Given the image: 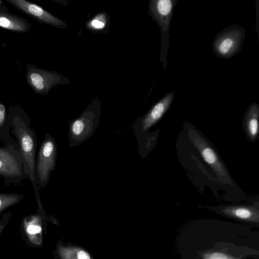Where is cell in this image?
<instances>
[{
    "label": "cell",
    "instance_id": "6da1fadb",
    "mask_svg": "<svg viewBox=\"0 0 259 259\" xmlns=\"http://www.w3.org/2000/svg\"><path fill=\"white\" fill-rule=\"evenodd\" d=\"M249 225L198 220L182 227L176 239L180 259H259V231Z\"/></svg>",
    "mask_w": 259,
    "mask_h": 259
},
{
    "label": "cell",
    "instance_id": "7a4b0ae2",
    "mask_svg": "<svg viewBox=\"0 0 259 259\" xmlns=\"http://www.w3.org/2000/svg\"><path fill=\"white\" fill-rule=\"evenodd\" d=\"M177 0H151L149 14L157 22L161 32L160 61L165 69L167 64V52L169 41L170 24L173 10Z\"/></svg>",
    "mask_w": 259,
    "mask_h": 259
},
{
    "label": "cell",
    "instance_id": "3957f363",
    "mask_svg": "<svg viewBox=\"0 0 259 259\" xmlns=\"http://www.w3.org/2000/svg\"><path fill=\"white\" fill-rule=\"evenodd\" d=\"M242 26L233 24L218 33L212 42V51L218 57L230 59L239 53L245 36Z\"/></svg>",
    "mask_w": 259,
    "mask_h": 259
},
{
    "label": "cell",
    "instance_id": "277c9868",
    "mask_svg": "<svg viewBox=\"0 0 259 259\" xmlns=\"http://www.w3.org/2000/svg\"><path fill=\"white\" fill-rule=\"evenodd\" d=\"M100 113L99 101H93L82 114L70 123L71 146L80 144L91 137L98 124Z\"/></svg>",
    "mask_w": 259,
    "mask_h": 259
},
{
    "label": "cell",
    "instance_id": "5b68a950",
    "mask_svg": "<svg viewBox=\"0 0 259 259\" xmlns=\"http://www.w3.org/2000/svg\"><path fill=\"white\" fill-rule=\"evenodd\" d=\"M26 69L27 82L37 94L46 95L54 87L70 82L60 73L39 68L33 64H27Z\"/></svg>",
    "mask_w": 259,
    "mask_h": 259
},
{
    "label": "cell",
    "instance_id": "8992f818",
    "mask_svg": "<svg viewBox=\"0 0 259 259\" xmlns=\"http://www.w3.org/2000/svg\"><path fill=\"white\" fill-rule=\"evenodd\" d=\"M188 135L193 144L197 149L204 160L214 171L222 182L232 185L231 179L213 149L193 130L189 129Z\"/></svg>",
    "mask_w": 259,
    "mask_h": 259
},
{
    "label": "cell",
    "instance_id": "52a82bcc",
    "mask_svg": "<svg viewBox=\"0 0 259 259\" xmlns=\"http://www.w3.org/2000/svg\"><path fill=\"white\" fill-rule=\"evenodd\" d=\"M56 146L54 140L46 137L42 142L38 154L36 172L40 186L47 184L50 174L55 165Z\"/></svg>",
    "mask_w": 259,
    "mask_h": 259
},
{
    "label": "cell",
    "instance_id": "ba28073f",
    "mask_svg": "<svg viewBox=\"0 0 259 259\" xmlns=\"http://www.w3.org/2000/svg\"><path fill=\"white\" fill-rule=\"evenodd\" d=\"M16 134L20 144V152L29 178L35 184V142L32 132L25 125L19 126Z\"/></svg>",
    "mask_w": 259,
    "mask_h": 259
},
{
    "label": "cell",
    "instance_id": "9c48e42d",
    "mask_svg": "<svg viewBox=\"0 0 259 259\" xmlns=\"http://www.w3.org/2000/svg\"><path fill=\"white\" fill-rule=\"evenodd\" d=\"M214 212L253 227H259L258 207L248 205H226L208 208Z\"/></svg>",
    "mask_w": 259,
    "mask_h": 259
},
{
    "label": "cell",
    "instance_id": "30bf717a",
    "mask_svg": "<svg viewBox=\"0 0 259 259\" xmlns=\"http://www.w3.org/2000/svg\"><path fill=\"white\" fill-rule=\"evenodd\" d=\"M15 8L41 23L58 28H66V24L35 4L25 0H6Z\"/></svg>",
    "mask_w": 259,
    "mask_h": 259
},
{
    "label": "cell",
    "instance_id": "8fae6325",
    "mask_svg": "<svg viewBox=\"0 0 259 259\" xmlns=\"http://www.w3.org/2000/svg\"><path fill=\"white\" fill-rule=\"evenodd\" d=\"M175 91L166 94L155 104L142 121L144 131L148 130L156 123L166 112L172 102Z\"/></svg>",
    "mask_w": 259,
    "mask_h": 259
},
{
    "label": "cell",
    "instance_id": "7c38bea8",
    "mask_svg": "<svg viewBox=\"0 0 259 259\" xmlns=\"http://www.w3.org/2000/svg\"><path fill=\"white\" fill-rule=\"evenodd\" d=\"M0 27L22 33L28 32L31 28L27 19L11 13L5 5L0 7Z\"/></svg>",
    "mask_w": 259,
    "mask_h": 259
},
{
    "label": "cell",
    "instance_id": "4fadbf2b",
    "mask_svg": "<svg viewBox=\"0 0 259 259\" xmlns=\"http://www.w3.org/2000/svg\"><path fill=\"white\" fill-rule=\"evenodd\" d=\"M23 174L20 161L10 152L0 148V176L13 179Z\"/></svg>",
    "mask_w": 259,
    "mask_h": 259
},
{
    "label": "cell",
    "instance_id": "5bb4252c",
    "mask_svg": "<svg viewBox=\"0 0 259 259\" xmlns=\"http://www.w3.org/2000/svg\"><path fill=\"white\" fill-rule=\"evenodd\" d=\"M259 106L252 103L249 106L246 112L245 120L247 134L250 139L254 140L258 132Z\"/></svg>",
    "mask_w": 259,
    "mask_h": 259
},
{
    "label": "cell",
    "instance_id": "9a60e30c",
    "mask_svg": "<svg viewBox=\"0 0 259 259\" xmlns=\"http://www.w3.org/2000/svg\"><path fill=\"white\" fill-rule=\"evenodd\" d=\"M23 197V195L18 194L0 193V213L18 203Z\"/></svg>",
    "mask_w": 259,
    "mask_h": 259
},
{
    "label": "cell",
    "instance_id": "2e32d148",
    "mask_svg": "<svg viewBox=\"0 0 259 259\" xmlns=\"http://www.w3.org/2000/svg\"><path fill=\"white\" fill-rule=\"evenodd\" d=\"M107 23L106 16L103 13H101L95 16L88 24L89 28L95 29H102L105 27Z\"/></svg>",
    "mask_w": 259,
    "mask_h": 259
},
{
    "label": "cell",
    "instance_id": "e0dca14e",
    "mask_svg": "<svg viewBox=\"0 0 259 259\" xmlns=\"http://www.w3.org/2000/svg\"><path fill=\"white\" fill-rule=\"evenodd\" d=\"M38 218L37 216L34 215L29 217L28 221L26 220L25 221L28 225L26 227V232L30 236L32 234L34 235V234L39 233L41 231V227L35 224Z\"/></svg>",
    "mask_w": 259,
    "mask_h": 259
},
{
    "label": "cell",
    "instance_id": "ac0fdd59",
    "mask_svg": "<svg viewBox=\"0 0 259 259\" xmlns=\"http://www.w3.org/2000/svg\"><path fill=\"white\" fill-rule=\"evenodd\" d=\"M11 214L10 212L6 213L0 220V235L9 223Z\"/></svg>",
    "mask_w": 259,
    "mask_h": 259
},
{
    "label": "cell",
    "instance_id": "d6986e66",
    "mask_svg": "<svg viewBox=\"0 0 259 259\" xmlns=\"http://www.w3.org/2000/svg\"><path fill=\"white\" fill-rule=\"evenodd\" d=\"M6 116V110L5 106L0 103V126L4 122Z\"/></svg>",
    "mask_w": 259,
    "mask_h": 259
},
{
    "label": "cell",
    "instance_id": "ffe728a7",
    "mask_svg": "<svg viewBox=\"0 0 259 259\" xmlns=\"http://www.w3.org/2000/svg\"><path fill=\"white\" fill-rule=\"evenodd\" d=\"M78 259H90L89 254L84 251H80L78 253Z\"/></svg>",
    "mask_w": 259,
    "mask_h": 259
},
{
    "label": "cell",
    "instance_id": "44dd1931",
    "mask_svg": "<svg viewBox=\"0 0 259 259\" xmlns=\"http://www.w3.org/2000/svg\"><path fill=\"white\" fill-rule=\"evenodd\" d=\"M5 5L3 1H0V7Z\"/></svg>",
    "mask_w": 259,
    "mask_h": 259
}]
</instances>
